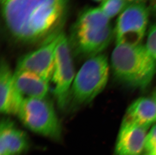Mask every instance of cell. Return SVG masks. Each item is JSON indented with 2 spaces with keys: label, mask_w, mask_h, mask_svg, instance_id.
Returning a JSON list of instances; mask_svg holds the SVG:
<instances>
[{
  "label": "cell",
  "mask_w": 156,
  "mask_h": 155,
  "mask_svg": "<svg viewBox=\"0 0 156 155\" xmlns=\"http://www.w3.org/2000/svg\"><path fill=\"white\" fill-rule=\"evenodd\" d=\"M5 25L23 44L42 42L62 32L68 0H1Z\"/></svg>",
  "instance_id": "1"
},
{
  "label": "cell",
  "mask_w": 156,
  "mask_h": 155,
  "mask_svg": "<svg viewBox=\"0 0 156 155\" xmlns=\"http://www.w3.org/2000/svg\"><path fill=\"white\" fill-rule=\"evenodd\" d=\"M111 63L116 79L134 88H146L156 73V60L141 44H116Z\"/></svg>",
  "instance_id": "2"
},
{
  "label": "cell",
  "mask_w": 156,
  "mask_h": 155,
  "mask_svg": "<svg viewBox=\"0 0 156 155\" xmlns=\"http://www.w3.org/2000/svg\"><path fill=\"white\" fill-rule=\"evenodd\" d=\"M109 71L107 57L104 54L87 59L74 78L68 106L76 108L91 102L105 88Z\"/></svg>",
  "instance_id": "3"
},
{
  "label": "cell",
  "mask_w": 156,
  "mask_h": 155,
  "mask_svg": "<svg viewBox=\"0 0 156 155\" xmlns=\"http://www.w3.org/2000/svg\"><path fill=\"white\" fill-rule=\"evenodd\" d=\"M27 129L54 140H60L62 127L54 106L47 97L24 100L17 113Z\"/></svg>",
  "instance_id": "4"
},
{
  "label": "cell",
  "mask_w": 156,
  "mask_h": 155,
  "mask_svg": "<svg viewBox=\"0 0 156 155\" xmlns=\"http://www.w3.org/2000/svg\"><path fill=\"white\" fill-rule=\"evenodd\" d=\"M115 36L111 25L102 27L93 24L74 22L68 38L72 51L80 58L87 59L104 50Z\"/></svg>",
  "instance_id": "5"
},
{
  "label": "cell",
  "mask_w": 156,
  "mask_h": 155,
  "mask_svg": "<svg viewBox=\"0 0 156 155\" xmlns=\"http://www.w3.org/2000/svg\"><path fill=\"white\" fill-rule=\"evenodd\" d=\"M72 53L68 38L61 32L55 53L51 81L53 92L59 108L68 106L70 91L75 78Z\"/></svg>",
  "instance_id": "6"
},
{
  "label": "cell",
  "mask_w": 156,
  "mask_h": 155,
  "mask_svg": "<svg viewBox=\"0 0 156 155\" xmlns=\"http://www.w3.org/2000/svg\"><path fill=\"white\" fill-rule=\"evenodd\" d=\"M149 17V10L144 3H130L117 19L114 28L116 44L127 46L141 44L146 34Z\"/></svg>",
  "instance_id": "7"
},
{
  "label": "cell",
  "mask_w": 156,
  "mask_h": 155,
  "mask_svg": "<svg viewBox=\"0 0 156 155\" xmlns=\"http://www.w3.org/2000/svg\"><path fill=\"white\" fill-rule=\"evenodd\" d=\"M53 35L42 43L37 49L21 57L16 70L35 74L47 82H50L54 64L55 53L60 34Z\"/></svg>",
  "instance_id": "8"
},
{
  "label": "cell",
  "mask_w": 156,
  "mask_h": 155,
  "mask_svg": "<svg viewBox=\"0 0 156 155\" xmlns=\"http://www.w3.org/2000/svg\"><path fill=\"white\" fill-rule=\"evenodd\" d=\"M30 141L25 132L11 119H2L0 124V155H20L27 151Z\"/></svg>",
  "instance_id": "9"
},
{
  "label": "cell",
  "mask_w": 156,
  "mask_h": 155,
  "mask_svg": "<svg viewBox=\"0 0 156 155\" xmlns=\"http://www.w3.org/2000/svg\"><path fill=\"white\" fill-rule=\"evenodd\" d=\"M148 128L122 122L115 147L116 155H140L146 147Z\"/></svg>",
  "instance_id": "10"
},
{
  "label": "cell",
  "mask_w": 156,
  "mask_h": 155,
  "mask_svg": "<svg viewBox=\"0 0 156 155\" xmlns=\"http://www.w3.org/2000/svg\"><path fill=\"white\" fill-rule=\"evenodd\" d=\"M13 74L7 62L2 59L0 66V110L4 114H17L23 101L14 86Z\"/></svg>",
  "instance_id": "11"
},
{
  "label": "cell",
  "mask_w": 156,
  "mask_h": 155,
  "mask_svg": "<svg viewBox=\"0 0 156 155\" xmlns=\"http://www.w3.org/2000/svg\"><path fill=\"white\" fill-rule=\"evenodd\" d=\"M14 84L17 92L24 100L47 97L49 83L35 74L25 71L16 70L13 74Z\"/></svg>",
  "instance_id": "12"
},
{
  "label": "cell",
  "mask_w": 156,
  "mask_h": 155,
  "mask_svg": "<svg viewBox=\"0 0 156 155\" xmlns=\"http://www.w3.org/2000/svg\"><path fill=\"white\" fill-rule=\"evenodd\" d=\"M156 122V102L153 98L141 97L127 110L122 122L149 127Z\"/></svg>",
  "instance_id": "13"
},
{
  "label": "cell",
  "mask_w": 156,
  "mask_h": 155,
  "mask_svg": "<svg viewBox=\"0 0 156 155\" xmlns=\"http://www.w3.org/2000/svg\"><path fill=\"white\" fill-rule=\"evenodd\" d=\"M130 3L126 0H104L99 7L111 19L119 15Z\"/></svg>",
  "instance_id": "14"
},
{
  "label": "cell",
  "mask_w": 156,
  "mask_h": 155,
  "mask_svg": "<svg viewBox=\"0 0 156 155\" xmlns=\"http://www.w3.org/2000/svg\"><path fill=\"white\" fill-rule=\"evenodd\" d=\"M145 46L150 54L156 60V23L154 24L149 30Z\"/></svg>",
  "instance_id": "15"
},
{
  "label": "cell",
  "mask_w": 156,
  "mask_h": 155,
  "mask_svg": "<svg viewBox=\"0 0 156 155\" xmlns=\"http://www.w3.org/2000/svg\"><path fill=\"white\" fill-rule=\"evenodd\" d=\"M156 146V125H155L147 135L146 139L145 150L147 152H150Z\"/></svg>",
  "instance_id": "16"
},
{
  "label": "cell",
  "mask_w": 156,
  "mask_h": 155,
  "mask_svg": "<svg viewBox=\"0 0 156 155\" xmlns=\"http://www.w3.org/2000/svg\"><path fill=\"white\" fill-rule=\"evenodd\" d=\"M147 155H156V146Z\"/></svg>",
  "instance_id": "17"
},
{
  "label": "cell",
  "mask_w": 156,
  "mask_h": 155,
  "mask_svg": "<svg viewBox=\"0 0 156 155\" xmlns=\"http://www.w3.org/2000/svg\"><path fill=\"white\" fill-rule=\"evenodd\" d=\"M127 1H128L129 3H139V2H141L143 0H126Z\"/></svg>",
  "instance_id": "18"
},
{
  "label": "cell",
  "mask_w": 156,
  "mask_h": 155,
  "mask_svg": "<svg viewBox=\"0 0 156 155\" xmlns=\"http://www.w3.org/2000/svg\"><path fill=\"white\" fill-rule=\"evenodd\" d=\"M153 99L156 102V92L154 93V94Z\"/></svg>",
  "instance_id": "19"
},
{
  "label": "cell",
  "mask_w": 156,
  "mask_h": 155,
  "mask_svg": "<svg viewBox=\"0 0 156 155\" xmlns=\"http://www.w3.org/2000/svg\"><path fill=\"white\" fill-rule=\"evenodd\" d=\"M93 1H96V2H100V1L103 2V1H104V0H93Z\"/></svg>",
  "instance_id": "20"
},
{
  "label": "cell",
  "mask_w": 156,
  "mask_h": 155,
  "mask_svg": "<svg viewBox=\"0 0 156 155\" xmlns=\"http://www.w3.org/2000/svg\"><path fill=\"white\" fill-rule=\"evenodd\" d=\"M155 1V5L156 4V0H154Z\"/></svg>",
  "instance_id": "21"
},
{
  "label": "cell",
  "mask_w": 156,
  "mask_h": 155,
  "mask_svg": "<svg viewBox=\"0 0 156 155\" xmlns=\"http://www.w3.org/2000/svg\"><path fill=\"white\" fill-rule=\"evenodd\" d=\"M155 8H156V5H155Z\"/></svg>",
  "instance_id": "22"
}]
</instances>
